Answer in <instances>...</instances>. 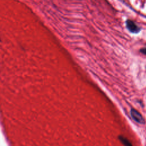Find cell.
I'll return each instance as SVG.
<instances>
[{
	"instance_id": "obj_4",
	"label": "cell",
	"mask_w": 146,
	"mask_h": 146,
	"mask_svg": "<svg viewBox=\"0 0 146 146\" xmlns=\"http://www.w3.org/2000/svg\"><path fill=\"white\" fill-rule=\"evenodd\" d=\"M140 52H141L142 54L146 55V48H143L140 49Z\"/></svg>"
},
{
	"instance_id": "obj_1",
	"label": "cell",
	"mask_w": 146,
	"mask_h": 146,
	"mask_svg": "<svg viewBox=\"0 0 146 146\" xmlns=\"http://www.w3.org/2000/svg\"><path fill=\"white\" fill-rule=\"evenodd\" d=\"M130 113H131V117L136 122L140 124H144L145 121H144V118L143 117L140 113L137 110L135 109H132L131 110Z\"/></svg>"
},
{
	"instance_id": "obj_3",
	"label": "cell",
	"mask_w": 146,
	"mask_h": 146,
	"mask_svg": "<svg viewBox=\"0 0 146 146\" xmlns=\"http://www.w3.org/2000/svg\"><path fill=\"white\" fill-rule=\"evenodd\" d=\"M119 138L120 140L122 142V143H123V144H124V145H132L131 143L127 139H125V137L120 136L119 137Z\"/></svg>"
},
{
	"instance_id": "obj_2",
	"label": "cell",
	"mask_w": 146,
	"mask_h": 146,
	"mask_svg": "<svg viewBox=\"0 0 146 146\" xmlns=\"http://www.w3.org/2000/svg\"><path fill=\"white\" fill-rule=\"evenodd\" d=\"M126 26L128 30L131 33H137L140 31L139 27L131 20H127L126 21Z\"/></svg>"
}]
</instances>
